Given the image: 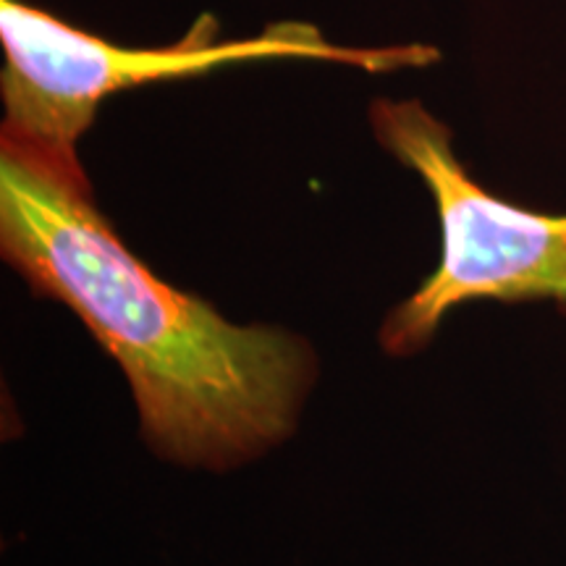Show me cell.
Here are the masks:
<instances>
[{
    "mask_svg": "<svg viewBox=\"0 0 566 566\" xmlns=\"http://www.w3.org/2000/svg\"><path fill=\"white\" fill-rule=\"evenodd\" d=\"M0 252L116 359L158 457L231 470L294 433L317 375L310 344L155 275L97 208L80 155L0 139Z\"/></svg>",
    "mask_w": 566,
    "mask_h": 566,
    "instance_id": "1",
    "label": "cell"
},
{
    "mask_svg": "<svg viewBox=\"0 0 566 566\" xmlns=\"http://www.w3.org/2000/svg\"><path fill=\"white\" fill-rule=\"evenodd\" d=\"M0 45L6 53L0 139L55 155H76L103 101L142 84L265 59L344 63L373 74L428 66L438 59L428 45L342 48L302 21L273 24L247 40H218L210 17L197 19L187 38L168 48H122L21 0H0Z\"/></svg>",
    "mask_w": 566,
    "mask_h": 566,
    "instance_id": "2",
    "label": "cell"
},
{
    "mask_svg": "<svg viewBox=\"0 0 566 566\" xmlns=\"http://www.w3.org/2000/svg\"><path fill=\"white\" fill-rule=\"evenodd\" d=\"M370 126L420 176L441 223V260L386 315L380 346L412 357L446 315L470 302H554L566 315V216L527 210L488 192L454 150V132L420 101H375Z\"/></svg>",
    "mask_w": 566,
    "mask_h": 566,
    "instance_id": "3",
    "label": "cell"
}]
</instances>
